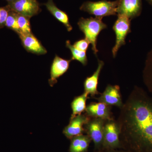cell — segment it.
I'll list each match as a JSON object with an SVG mask.
<instances>
[{
	"label": "cell",
	"instance_id": "d6986e66",
	"mask_svg": "<svg viewBox=\"0 0 152 152\" xmlns=\"http://www.w3.org/2000/svg\"><path fill=\"white\" fill-rule=\"evenodd\" d=\"M66 47L69 49L72 53V60H76L81 63L83 66L86 65L88 58L86 52L82 51L76 48L71 44L69 40L66 41Z\"/></svg>",
	"mask_w": 152,
	"mask_h": 152
},
{
	"label": "cell",
	"instance_id": "e0dca14e",
	"mask_svg": "<svg viewBox=\"0 0 152 152\" xmlns=\"http://www.w3.org/2000/svg\"><path fill=\"white\" fill-rule=\"evenodd\" d=\"M88 95L85 92L74 98L71 103L72 114L70 119L86 111V101Z\"/></svg>",
	"mask_w": 152,
	"mask_h": 152
},
{
	"label": "cell",
	"instance_id": "4fadbf2b",
	"mask_svg": "<svg viewBox=\"0 0 152 152\" xmlns=\"http://www.w3.org/2000/svg\"><path fill=\"white\" fill-rule=\"evenodd\" d=\"M111 109V106L104 103H91L86 107V114L91 118L110 120L113 119Z\"/></svg>",
	"mask_w": 152,
	"mask_h": 152
},
{
	"label": "cell",
	"instance_id": "5bb4252c",
	"mask_svg": "<svg viewBox=\"0 0 152 152\" xmlns=\"http://www.w3.org/2000/svg\"><path fill=\"white\" fill-rule=\"evenodd\" d=\"M104 64V63L103 61L99 60L96 70L91 76L87 77L84 83V92L88 95H91V96H94L99 94L97 90L99 77Z\"/></svg>",
	"mask_w": 152,
	"mask_h": 152
},
{
	"label": "cell",
	"instance_id": "2e32d148",
	"mask_svg": "<svg viewBox=\"0 0 152 152\" xmlns=\"http://www.w3.org/2000/svg\"><path fill=\"white\" fill-rule=\"evenodd\" d=\"M91 140L88 135L81 134L71 139L69 152H86Z\"/></svg>",
	"mask_w": 152,
	"mask_h": 152
},
{
	"label": "cell",
	"instance_id": "7402d4cb",
	"mask_svg": "<svg viewBox=\"0 0 152 152\" xmlns=\"http://www.w3.org/2000/svg\"><path fill=\"white\" fill-rule=\"evenodd\" d=\"M10 10V9L8 5L0 7V28L5 26L6 20Z\"/></svg>",
	"mask_w": 152,
	"mask_h": 152
},
{
	"label": "cell",
	"instance_id": "5b68a950",
	"mask_svg": "<svg viewBox=\"0 0 152 152\" xmlns=\"http://www.w3.org/2000/svg\"><path fill=\"white\" fill-rule=\"evenodd\" d=\"M118 124L113 119L106 121L104 128L103 147L107 150H114L121 146Z\"/></svg>",
	"mask_w": 152,
	"mask_h": 152
},
{
	"label": "cell",
	"instance_id": "d4e9b609",
	"mask_svg": "<svg viewBox=\"0 0 152 152\" xmlns=\"http://www.w3.org/2000/svg\"><path fill=\"white\" fill-rule=\"evenodd\" d=\"M146 1L152 7V0H146Z\"/></svg>",
	"mask_w": 152,
	"mask_h": 152
},
{
	"label": "cell",
	"instance_id": "7c38bea8",
	"mask_svg": "<svg viewBox=\"0 0 152 152\" xmlns=\"http://www.w3.org/2000/svg\"><path fill=\"white\" fill-rule=\"evenodd\" d=\"M22 45L28 52L38 55H45L46 49L32 33L21 34L18 35Z\"/></svg>",
	"mask_w": 152,
	"mask_h": 152
},
{
	"label": "cell",
	"instance_id": "8992f818",
	"mask_svg": "<svg viewBox=\"0 0 152 152\" xmlns=\"http://www.w3.org/2000/svg\"><path fill=\"white\" fill-rule=\"evenodd\" d=\"M106 121L98 118H91L85 125V132L89 136L96 148L100 149L103 147L104 128Z\"/></svg>",
	"mask_w": 152,
	"mask_h": 152
},
{
	"label": "cell",
	"instance_id": "603a6c76",
	"mask_svg": "<svg viewBox=\"0 0 152 152\" xmlns=\"http://www.w3.org/2000/svg\"><path fill=\"white\" fill-rule=\"evenodd\" d=\"M90 44L89 42L86 39H84L77 41L74 43L73 46L80 50L86 52Z\"/></svg>",
	"mask_w": 152,
	"mask_h": 152
},
{
	"label": "cell",
	"instance_id": "277c9868",
	"mask_svg": "<svg viewBox=\"0 0 152 152\" xmlns=\"http://www.w3.org/2000/svg\"><path fill=\"white\" fill-rule=\"evenodd\" d=\"M113 30L115 34V43L112 53L114 58L116 56L119 49L126 44V39L131 32V20L124 15H118V18L113 26Z\"/></svg>",
	"mask_w": 152,
	"mask_h": 152
},
{
	"label": "cell",
	"instance_id": "9c48e42d",
	"mask_svg": "<svg viewBox=\"0 0 152 152\" xmlns=\"http://www.w3.org/2000/svg\"><path fill=\"white\" fill-rule=\"evenodd\" d=\"M142 11V0H119L118 15L125 16L132 20L139 17Z\"/></svg>",
	"mask_w": 152,
	"mask_h": 152
},
{
	"label": "cell",
	"instance_id": "484cf974",
	"mask_svg": "<svg viewBox=\"0 0 152 152\" xmlns=\"http://www.w3.org/2000/svg\"><path fill=\"white\" fill-rule=\"evenodd\" d=\"M8 2V3L11 2L13 1H15V0H6Z\"/></svg>",
	"mask_w": 152,
	"mask_h": 152
},
{
	"label": "cell",
	"instance_id": "ffe728a7",
	"mask_svg": "<svg viewBox=\"0 0 152 152\" xmlns=\"http://www.w3.org/2000/svg\"><path fill=\"white\" fill-rule=\"evenodd\" d=\"M17 18L20 31V33L18 35L21 34H28L31 33L30 22V18L18 13Z\"/></svg>",
	"mask_w": 152,
	"mask_h": 152
},
{
	"label": "cell",
	"instance_id": "ba28073f",
	"mask_svg": "<svg viewBox=\"0 0 152 152\" xmlns=\"http://www.w3.org/2000/svg\"><path fill=\"white\" fill-rule=\"evenodd\" d=\"M91 118L86 114H83L70 119L69 124L64 129L63 134L69 139L83 134L85 132V125Z\"/></svg>",
	"mask_w": 152,
	"mask_h": 152
},
{
	"label": "cell",
	"instance_id": "7a4b0ae2",
	"mask_svg": "<svg viewBox=\"0 0 152 152\" xmlns=\"http://www.w3.org/2000/svg\"><path fill=\"white\" fill-rule=\"evenodd\" d=\"M102 19L96 17L82 18L77 23L79 28L84 34L85 39L91 45L92 49L96 55L99 52L96 46L98 36L102 30L107 28V25L103 22Z\"/></svg>",
	"mask_w": 152,
	"mask_h": 152
},
{
	"label": "cell",
	"instance_id": "30bf717a",
	"mask_svg": "<svg viewBox=\"0 0 152 152\" xmlns=\"http://www.w3.org/2000/svg\"><path fill=\"white\" fill-rule=\"evenodd\" d=\"M95 99L110 106H115L120 109L124 103L121 96L120 87L117 85H108L99 97Z\"/></svg>",
	"mask_w": 152,
	"mask_h": 152
},
{
	"label": "cell",
	"instance_id": "52a82bcc",
	"mask_svg": "<svg viewBox=\"0 0 152 152\" xmlns=\"http://www.w3.org/2000/svg\"><path fill=\"white\" fill-rule=\"evenodd\" d=\"M11 10L31 18L40 12V4L37 0H15L8 3Z\"/></svg>",
	"mask_w": 152,
	"mask_h": 152
},
{
	"label": "cell",
	"instance_id": "44dd1931",
	"mask_svg": "<svg viewBox=\"0 0 152 152\" xmlns=\"http://www.w3.org/2000/svg\"><path fill=\"white\" fill-rule=\"evenodd\" d=\"M17 15L18 13L15 11L11 10H10L6 20L5 26L19 34L20 33V31L18 24Z\"/></svg>",
	"mask_w": 152,
	"mask_h": 152
},
{
	"label": "cell",
	"instance_id": "ac0fdd59",
	"mask_svg": "<svg viewBox=\"0 0 152 152\" xmlns=\"http://www.w3.org/2000/svg\"><path fill=\"white\" fill-rule=\"evenodd\" d=\"M143 79L145 86L152 94V49L147 55L143 71Z\"/></svg>",
	"mask_w": 152,
	"mask_h": 152
},
{
	"label": "cell",
	"instance_id": "6da1fadb",
	"mask_svg": "<svg viewBox=\"0 0 152 152\" xmlns=\"http://www.w3.org/2000/svg\"><path fill=\"white\" fill-rule=\"evenodd\" d=\"M120 140L130 152H152V98L136 86L121 108Z\"/></svg>",
	"mask_w": 152,
	"mask_h": 152
},
{
	"label": "cell",
	"instance_id": "cb8c5ba5",
	"mask_svg": "<svg viewBox=\"0 0 152 152\" xmlns=\"http://www.w3.org/2000/svg\"><path fill=\"white\" fill-rule=\"evenodd\" d=\"M109 152H129L124 151H114L113 150H110Z\"/></svg>",
	"mask_w": 152,
	"mask_h": 152
},
{
	"label": "cell",
	"instance_id": "8fae6325",
	"mask_svg": "<svg viewBox=\"0 0 152 152\" xmlns=\"http://www.w3.org/2000/svg\"><path fill=\"white\" fill-rule=\"evenodd\" d=\"M72 61L71 59H65L56 55L50 68V77L49 80V84L50 86H53L57 83L58 79L67 71Z\"/></svg>",
	"mask_w": 152,
	"mask_h": 152
},
{
	"label": "cell",
	"instance_id": "3957f363",
	"mask_svg": "<svg viewBox=\"0 0 152 152\" xmlns=\"http://www.w3.org/2000/svg\"><path fill=\"white\" fill-rule=\"evenodd\" d=\"M118 3L119 0L113 1L107 0L95 2L88 1L83 3L80 10L102 19L104 17L116 15Z\"/></svg>",
	"mask_w": 152,
	"mask_h": 152
},
{
	"label": "cell",
	"instance_id": "9a60e30c",
	"mask_svg": "<svg viewBox=\"0 0 152 152\" xmlns=\"http://www.w3.org/2000/svg\"><path fill=\"white\" fill-rule=\"evenodd\" d=\"M45 5L49 12L66 27L68 31H71L72 30V27L69 21L67 14L57 7L54 3L53 0H48L45 4Z\"/></svg>",
	"mask_w": 152,
	"mask_h": 152
}]
</instances>
